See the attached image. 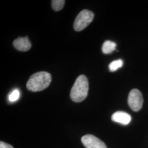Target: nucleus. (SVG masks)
<instances>
[{
	"label": "nucleus",
	"instance_id": "f03ea898",
	"mask_svg": "<svg viewBox=\"0 0 148 148\" xmlns=\"http://www.w3.org/2000/svg\"><path fill=\"white\" fill-rule=\"evenodd\" d=\"M89 84L85 75H80L76 79L70 92V98L75 102L84 101L88 95Z\"/></svg>",
	"mask_w": 148,
	"mask_h": 148
},
{
	"label": "nucleus",
	"instance_id": "f257e3e1",
	"mask_svg": "<svg viewBox=\"0 0 148 148\" xmlns=\"http://www.w3.org/2000/svg\"><path fill=\"white\" fill-rule=\"evenodd\" d=\"M51 75L46 71L37 72L32 75L27 84V90L38 92L46 89L51 82Z\"/></svg>",
	"mask_w": 148,
	"mask_h": 148
},
{
	"label": "nucleus",
	"instance_id": "39448f33",
	"mask_svg": "<svg viewBox=\"0 0 148 148\" xmlns=\"http://www.w3.org/2000/svg\"><path fill=\"white\" fill-rule=\"evenodd\" d=\"M82 143L86 148H107L105 143L92 134H87L81 138Z\"/></svg>",
	"mask_w": 148,
	"mask_h": 148
},
{
	"label": "nucleus",
	"instance_id": "9d476101",
	"mask_svg": "<svg viewBox=\"0 0 148 148\" xmlns=\"http://www.w3.org/2000/svg\"><path fill=\"white\" fill-rule=\"evenodd\" d=\"M65 1L63 0H53L51 1L52 7L55 11H59L63 9L65 4Z\"/></svg>",
	"mask_w": 148,
	"mask_h": 148
},
{
	"label": "nucleus",
	"instance_id": "20e7f679",
	"mask_svg": "<svg viewBox=\"0 0 148 148\" xmlns=\"http://www.w3.org/2000/svg\"><path fill=\"white\" fill-rule=\"evenodd\" d=\"M143 95L140 90L133 89L131 90L128 97V104L130 108L134 111H138L142 108Z\"/></svg>",
	"mask_w": 148,
	"mask_h": 148
},
{
	"label": "nucleus",
	"instance_id": "0eeeda50",
	"mask_svg": "<svg viewBox=\"0 0 148 148\" xmlns=\"http://www.w3.org/2000/svg\"><path fill=\"white\" fill-rule=\"evenodd\" d=\"M13 46L17 50L22 52L27 51L32 47V44L27 37L16 38L13 41Z\"/></svg>",
	"mask_w": 148,
	"mask_h": 148
},
{
	"label": "nucleus",
	"instance_id": "6e6552de",
	"mask_svg": "<svg viewBox=\"0 0 148 148\" xmlns=\"http://www.w3.org/2000/svg\"><path fill=\"white\" fill-rule=\"evenodd\" d=\"M116 43L111 41H106L102 46V52L104 54H110L116 49Z\"/></svg>",
	"mask_w": 148,
	"mask_h": 148
},
{
	"label": "nucleus",
	"instance_id": "423d86ee",
	"mask_svg": "<svg viewBox=\"0 0 148 148\" xmlns=\"http://www.w3.org/2000/svg\"><path fill=\"white\" fill-rule=\"evenodd\" d=\"M111 119L113 121L119 123L123 125H127L131 121V116L126 112L119 111L112 114Z\"/></svg>",
	"mask_w": 148,
	"mask_h": 148
},
{
	"label": "nucleus",
	"instance_id": "1a4fd4ad",
	"mask_svg": "<svg viewBox=\"0 0 148 148\" xmlns=\"http://www.w3.org/2000/svg\"><path fill=\"white\" fill-rule=\"evenodd\" d=\"M123 65V61L122 59H118L112 62L109 65V69L111 72L116 71L117 69L121 68Z\"/></svg>",
	"mask_w": 148,
	"mask_h": 148
},
{
	"label": "nucleus",
	"instance_id": "7ed1b4c3",
	"mask_svg": "<svg viewBox=\"0 0 148 148\" xmlns=\"http://www.w3.org/2000/svg\"><path fill=\"white\" fill-rule=\"evenodd\" d=\"M94 18V13L85 10L81 11L74 21V28L75 31L80 32L89 25Z\"/></svg>",
	"mask_w": 148,
	"mask_h": 148
},
{
	"label": "nucleus",
	"instance_id": "9b49d317",
	"mask_svg": "<svg viewBox=\"0 0 148 148\" xmlns=\"http://www.w3.org/2000/svg\"><path fill=\"white\" fill-rule=\"evenodd\" d=\"M20 97V92L18 90H14L12 91L8 96V99L11 102H14Z\"/></svg>",
	"mask_w": 148,
	"mask_h": 148
},
{
	"label": "nucleus",
	"instance_id": "f8f14e48",
	"mask_svg": "<svg viewBox=\"0 0 148 148\" xmlns=\"http://www.w3.org/2000/svg\"><path fill=\"white\" fill-rule=\"evenodd\" d=\"M0 148H13V147L7 144V143H5L3 142H0Z\"/></svg>",
	"mask_w": 148,
	"mask_h": 148
}]
</instances>
